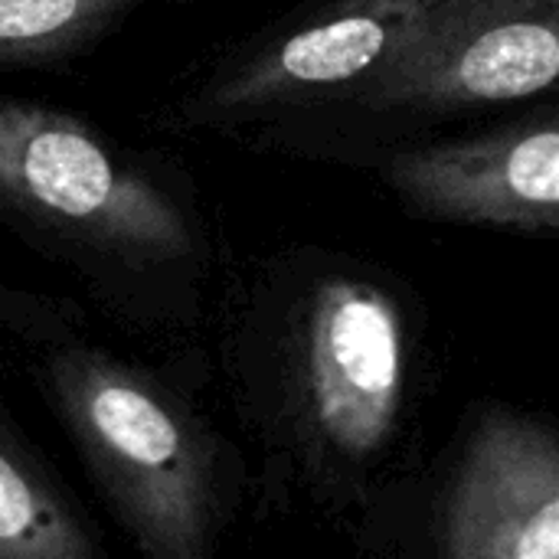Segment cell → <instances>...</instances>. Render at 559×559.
Masks as SVG:
<instances>
[{
	"label": "cell",
	"mask_w": 559,
	"mask_h": 559,
	"mask_svg": "<svg viewBox=\"0 0 559 559\" xmlns=\"http://www.w3.org/2000/svg\"><path fill=\"white\" fill-rule=\"evenodd\" d=\"M52 400L98 488L144 557L200 559L213 534V475L203 436L151 377L102 354L49 364Z\"/></svg>",
	"instance_id": "6da1fadb"
},
{
	"label": "cell",
	"mask_w": 559,
	"mask_h": 559,
	"mask_svg": "<svg viewBox=\"0 0 559 559\" xmlns=\"http://www.w3.org/2000/svg\"><path fill=\"white\" fill-rule=\"evenodd\" d=\"M0 206L118 259L193 246L177 203L79 118L0 98Z\"/></svg>",
	"instance_id": "7a4b0ae2"
},
{
	"label": "cell",
	"mask_w": 559,
	"mask_h": 559,
	"mask_svg": "<svg viewBox=\"0 0 559 559\" xmlns=\"http://www.w3.org/2000/svg\"><path fill=\"white\" fill-rule=\"evenodd\" d=\"M357 88L386 111H452L559 88V0H445Z\"/></svg>",
	"instance_id": "3957f363"
},
{
	"label": "cell",
	"mask_w": 559,
	"mask_h": 559,
	"mask_svg": "<svg viewBox=\"0 0 559 559\" xmlns=\"http://www.w3.org/2000/svg\"><path fill=\"white\" fill-rule=\"evenodd\" d=\"M298 367L314 436L341 459L377 455L396 429L406 386L400 305L370 282H321L305 314Z\"/></svg>",
	"instance_id": "277c9868"
},
{
	"label": "cell",
	"mask_w": 559,
	"mask_h": 559,
	"mask_svg": "<svg viewBox=\"0 0 559 559\" xmlns=\"http://www.w3.org/2000/svg\"><path fill=\"white\" fill-rule=\"evenodd\" d=\"M390 183L432 219L559 233V111L406 151Z\"/></svg>",
	"instance_id": "5b68a950"
},
{
	"label": "cell",
	"mask_w": 559,
	"mask_h": 559,
	"mask_svg": "<svg viewBox=\"0 0 559 559\" xmlns=\"http://www.w3.org/2000/svg\"><path fill=\"white\" fill-rule=\"evenodd\" d=\"M452 559H559V432L491 413L472 432L442 514Z\"/></svg>",
	"instance_id": "8992f818"
},
{
	"label": "cell",
	"mask_w": 559,
	"mask_h": 559,
	"mask_svg": "<svg viewBox=\"0 0 559 559\" xmlns=\"http://www.w3.org/2000/svg\"><path fill=\"white\" fill-rule=\"evenodd\" d=\"M445 0H344L236 66L210 92V105L213 111L239 115L341 85H360Z\"/></svg>",
	"instance_id": "52a82bcc"
},
{
	"label": "cell",
	"mask_w": 559,
	"mask_h": 559,
	"mask_svg": "<svg viewBox=\"0 0 559 559\" xmlns=\"http://www.w3.org/2000/svg\"><path fill=\"white\" fill-rule=\"evenodd\" d=\"M144 0H0V69L66 59Z\"/></svg>",
	"instance_id": "ba28073f"
},
{
	"label": "cell",
	"mask_w": 559,
	"mask_h": 559,
	"mask_svg": "<svg viewBox=\"0 0 559 559\" xmlns=\"http://www.w3.org/2000/svg\"><path fill=\"white\" fill-rule=\"evenodd\" d=\"M95 547L56 491L0 442V559H88Z\"/></svg>",
	"instance_id": "9c48e42d"
},
{
	"label": "cell",
	"mask_w": 559,
	"mask_h": 559,
	"mask_svg": "<svg viewBox=\"0 0 559 559\" xmlns=\"http://www.w3.org/2000/svg\"><path fill=\"white\" fill-rule=\"evenodd\" d=\"M7 311H10V295L0 288V321H7Z\"/></svg>",
	"instance_id": "30bf717a"
}]
</instances>
